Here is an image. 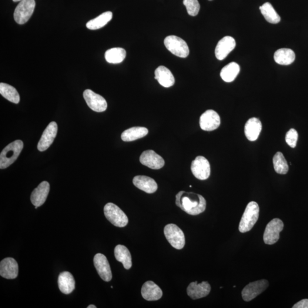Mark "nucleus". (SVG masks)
<instances>
[{"mask_svg":"<svg viewBox=\"0 0 308 308\" xmlns=\"http://www.w3.org/2000/svg\"><path fill=\"white\" fill-rule=\"evenodd\" d=\"M141 294L144 299L149 301L158 300L163 296L162 289L152 281L144 283Z\"/></svg>","mask_w":308,"mask_h":308,"instance_id":"obj_20","label":"nucleus"},{"mask_svg":"<svg viewBox=\"0 0 308 308\" xmlns=\"http://www.w3.org/2000/svg\"><path fill=\"white\" fill-rule=\"evenodd\" d=\"M261 13L267 21L270 23L276 24L280 22L281 18L270 2H266L259 8Z\"/></svg>","mask_w":308,"mask_h":308,"instance_id":"obj_32","label":"nucleus"},{"mask_svg":"<svg viewBox=\"0 0 308 308\" xmlns=\"http://www.w3.org/2000/svg\"><path fill=\"white\" fill-rule=\"evenodd\" d=\"M191 170L194 176L199 180H206L210 176V163L204 156H197L192 162Z\"/></svg>","mask_w":308,"mask_h":308,"instance_id":"obj_11","label":"nucleus"},{"mask_svg":"<svg viewBox=\"0 0 308 308\" xmlns=\"http://www.w3.org/2000/svg\"><path fill=\"white\" fill-rule=\"evenodd\" d=\"M58 287L63 293H71L75 289V280L71 273L69 272H63L59 274L58 280Z\"/></svg>","mask_w":308,"mask_h":308,"instance_id":"obj_24","label":"nucleus"},{"mask_svg":"<svg viewBox=\"0 0 308 308\" xmlns=\"http://www.w3.org/2000/svg\"><path fill=\"white\" fill-rule=\"evenodd\" d=\"M284 223L280 219L275 218L267 224L264 231V242L269 245H272L277 242L280 238V233L283 230Z\"/></svg>","mask_w":308,"mask_h":308,"instance_id":"obj_8","label":"nucleus"},{"mask_svg":"<svg viewBox=\"0 0 308 308\" xmlns=\"http://www.w3.org/2000/svg\"><path fill=\"white\" fill-rule=\"evenodd\" d=\"M155 79L165 88H170L175 83V78L172 73L164 66H160L155 70Z\"/></svg>","mask_w":308,"mask_h":308,"instance_id":"obj_23","label":"nucleus"},{"mask_svg":"<svg viewBox=\"0 0 308 308\" xmlns=\"http://www.w3.org/2000/svg\"><path fill=\"white\" fill-rule=\"evenodd\" d=\"M18 262L12 257H7L0 263V275L6 279H15L18 276Z\"/></svg>","mask_w":308,"mask_h":308,"instance_id":"obj_18","label":"nucleus"},{"mask_svg":"<svg viewBox=\"0 0 308 308\" xmlns=\"http://www.w3.org/2000/svg\"><path fill=\"white\" fill-rule=\"evenodd\" d=\"M84 98L87 105L93 111L96 112H103L108 108V103L103 96L96 94L90 89H86L83 92Z\"/></svg>","mask_w":308,"mask_h":308,"instance_id":"obj_10","label":"nucleus"},{"mask_svg":"<svg viewBox=\"0 0 308 308\" xmlns=\"http://www.w3.org/2000/svg\"><path fill=\"white\" fill-rule=\"evenodd\" d=\"M175 203L177 207L191 215H199L206 209V201L203 196L183 191L176 194Z\"/></svg>","mask_w":308,"mask_h":308,"instance_id":"obj_1","label":"nucleus"},{"mask_svg":"<svg viewBox=\"0 0 308 308\" xmlns=\"http://www.w3.org/2000/svg\"><path fill=\"white\" fill-rule=\"evenodd\" d=\"M113 18L112 12H106L97 17V18L90 20L86 23L87 28L90 30H96L102 28L107 23L111 21Z\"/></svg>","mask_w":308,"mask_h":308,"instance_id":"obj_29","label":"nucleus"},{"mask_svg":"<svg viewBox=\"0 0 308 308\" xmlns=\"http://www.w3.org/2000/svg\"><path fill=\"white\" fill-rule=\"evenodd\" d=\"M133 182L137 188L148 193L156 192L158 189V185L152 177L138 175L134 177Z\"/></svg>","mask_w":308,"mask_h":308,"instance_id":"obj_21","label":"nucleus"},{"mask_svg":"<svg viewBox=\"0 0 308 308\" xmlns=\"http://www.w3.org/2000/svg\"><path fill=\"white\" fill-rule=\"evenodd\" d=\"M50 191V185L48 182L43 181L33 190L31 194V200L35 206L43 205L48 197Z\"/></svg>","mask_w":308,"mask_h":308,"instance_id":"obj_19","label":"nucleus"},{"mask_svg":"<svg viewBox=\"0 0 308 308\" xmlns=\"http://www.w3.org/2000/svg\"><path fill=\"white\" fill-rule=\"evenodd\" d=\"M94 264L101 279L106 282L112 279V272L108 259L104 254L97 253L94 257Z\"/></svg>","mask_w":308,"mask_h":308,"instance_id":"obj_14","label":"nucleus"},{"mask_svg":"<svg viewBox=\"0 0 308 308\" xmlns=\"http://www.w3.org/2000/svg\"><path fill=\"white\" fill-rule=\"evenodd\" d=\"M104 213L106 219L116 227H124L129 223L128 217L125 212L114 203H109L106 204Z\"/></svg>","mask_w":308,"mask_h":308,"instance_id":"obj_4","label":"nucleus"},{"mask_svg":"<svg viewBox=\"0 0 308 308\" xmlns=\"http://www.w3.org/2000/svg\"><path fill=\"white\" fill-rule=\"evenodd\" d=\"M295 53L292 49L282 48L277 50L274 53V59L278 64L289 65L295 60Z\"/></svg>","mask_w":308,"mask_h":308,"instance_id":"obj_25","label":"nucleus"},{"mask_svg":"<svg viewBox=\"0 0 308 308\" xmlns=\"http://www.w3.org/2000/svg\"><path fill=\"white\" fill-rule=\"evenodd\" d=\"M236 41L232 37L226 36L221 39L215 49V56L217 59L222 61L235 49Z\"/></svg>","mask_w":308,"mask_h":308,"instance_id":"obj_17","label":"nucleus"},{"mask_svg":"<svg viewBox=\"0 0 308 308\" xmlns=\"http://www.w3.org/2000/svg\"><path fill=\"white\" fill-rule=\"evenodd\" d=\"M269 286V282L267 280H260L248 284L242 292L243 299L249 302L260 295Z\"/></svg>","mask_w":308,"mask_h":308,"instance_id":"obj_9","label":"nucleus"},{"mask_svg":"<svg viewBox=\"0 0 308 308\" xmlns=\"http://www.w3.org/2000/svg\"><path fill=\"white\" fill-rule=\"evenodd\" d=\"M199 123L200 128L203 130L212 132L220 126V116L214 110H208L201 116Z\"/></svg>","mask_w":308,"mask_h":308,"instance_id":"obj_12","label":"nucleus"},{"mask_svg":"<svg viewBox=\"0 0 308 308\" xmlns=\"http://www.w3.org/2000/svg\"><path fill=\"white\" fill-rule=\"evenodd\" d=\"M96 307L94 305H90V306L88 307V308H96Z\"/></svg>","mask_w":308,"mask_h":308,"instance_id":"obj_37","label":"nucleus"},{"mask_svg":"<svg viewBox=\"0 0 308 308\" xmlns=\"http://www.w3.org/2000/svg\"><path fill=\"white\" fill-rule=\"evenodd\" d=\"M126 50L121 48L110 49L105 53V58L106 61L113 64L121 63L125 59Z\"/></svg>","mask_w":308,"mask_h":308,"instance_id":"obj_30","label":"nucleus"},{"mask_svg":"<svg viewBox=\"0 0 308 308\" xmlns=\"http://www.w3.org/2000/svg\"><path fill=\"white\" fill-rule=\"evenodd\" d=\"M36 6L35 0H22L15 9L14 19L19 25L27 22L34 12Z\"/></svg>","mask_w":308,"mask_h":308,"instance_id":"obj_7","label":"nucleus"},{"mask_svg":"<svg viewBox=\"0 0 308 308\" xmlns=\"http://www.w3.org/2000/svg\"><path fill=\"white\" fill-rule=\"evenodd\" d=\"M262 129V124L260 120L256 118H252L246 122L244 133L247 138L250 141H255L259 138Z\"/></svg>","mask_w":308,"mask_h":308,"instance_id":"obj_22","label":"nucleus"},{"mask_svg":"<svg viewBox=\"0 0 308 308\" xmlns=\"http://www.w3.org/2000/svg\"><path fill=\"white\" fill-rule=\"evenodd\" d=\"M293 308H308V299H304L294 305Z\"/></svg>","mask_w":308,"mask_h":308,"instance_id":"obj_36","label":"nucleus"},{"mask_svg":"<svg viewBox=\"0 0 308 308\" xmlns=\"http://www.w3.org/2000/svg\"><path fill=\"white\" fill-rule=\"evenodd\" d=\"M273 163L274 170L277 173L286 174L289 172V167L283 154L277 152L273 156Z\"/></svg>","mask_w":308,"mask_h":308,"instance_id":"obj_33","label":"nucleus"},{"mask_svg":"<svg viewBox=\"0 0 308 308\" xmlns=\"http://www.w3.org/2000/svg\"><path fill=\"white\" fill-rule=\"evenodd\" d=\"M0 94L9 101L18 104L20 100L19 94L17 90L7 83H0Z\"/></svg>","mask_w":308,"mask_h":308,"instance_id":"obj_31","label":"nucleus"},{"mask_svg":"<svg viewBox=\"0 0 308 308\" xmlns=\"http://www.w3.org/2000/svg\"><path fill=\"white\" fill-rule=\"evenodd\" d=\"M143 165L154 170H159L165 166V160L162 156L153 150H146L143 152L139 158Z\"/></svg>","mask_w":308,"mask_h":308,"instance_id":"obj_15","label":"nucleus"},{"mask_svg":"<svg viewBox=\"0 0 308 308\" xmlns=\"http://www.w3.org/2000/svg\"><path fill=\"white\" fill-rule=\"evenodd\" d=\"M209 1H212V0H209Z\"/></svg>","mask_w":308,"mask_h":308,"instance_id":"obj_39","label":"nucleus"},{"mask_svg":"<svg viewBox=\"0 0 308 308\" xmlns=\"http://www.w3.org/2000/svg\"><path fill=\"white\" fill-rule=\"evenodd\" d=\"M240 68L236 62H231L221 70L220 77L224 81L231 82L234 81L239 75Z\"/></svg>","mask_w":308,"mask_h":308,"instance_id":"obj_28","label":"nucleus"},{"mask_svg":"<svg viewBox=\"0 0 308 308\" xmlns=\"http://www.w3.org/2000/svg\"><path fill=\"white\" fill-rule=\"evenodd\" d=\"M58 126L55 122H50L43 132L38 143V148L39 152H44L52 145L58 135Z\"/></svg>","mask_w":308,"mask_h":308,"instance_id":"obj_13","label":"nucleus"},{"mask_svg":"<svg viewBox=\"0 0 308 308\" xmlns=\"http://www.w3.org/2000/svg\"><path fill=\"white\" fill-rule=\"evenodd\" d=\"M260 209L258 204L250 202L248 204L239 224L241 233L249 232L259 219Z\"/></svg>","mask_w":308,"mask_h":308,"instance_id":"obj_3","label":"nucleus"},{"mask_svg":"<svg viewBox=\"0 0 308 308\" xmlns=\"http://www.w3.org/2000/svg\"><path fill=\"white\" fill-rule=\"evenodd\" d=\"M23 147L21 140H16L6 146L0 154V169H4L12 165L18 158Z\"/></svg>","mask_w":308,"mask_h":308,"instance_id":"obj_2","label":"nucleus"},{"mask_svg":"<svg viewBox=\"0 0 308 308\" xmlns=\"http://www.w3.org/2000/svg\"><path fill=\"white\" fill-rule=\"evenodd\" d=\"M210 284L207 281H203L198 284L197 281L192 282L187 289V294L193 300L202 299L208 296L210 293Z\"/></svg>","mask_w":308,"mask_h":308,"instance_id":"obj_16","label":"nucleus"},{"mask_svg":"<svg viewBox=\"0 0 308 308\" xmlns=\"http://www.w3.org/2000/svg\"><path fill=\"white\" fill-rule=\"evenodd\" d=\"M13 1L14 2H19L22 1V0H13Z\"/></svg>","mask_w":308,"mask_h":308,"instance_id":"obj_38","label":"nucleus"},{"mask_svg":"<svg viewBox=\"0 0 308 308\" xmlns=\"http://www.w3.org/2000/svg\"><path fill=\"white\" fill-rule=\"evenodd\" d=\"M116 259L123 264L126 270H130L132 267V259L131 253L125 246L122 245L116 246L115 250Z\"/></svg>","mask_w":308,"mask_h":308,"instance_id":"obj_27","label":"nucleus"},{"mask_svg":"<svg viewBox=\"0 0 308 308\" xmlns=\"http://www.w3.org/2000/svg\"><path fill=\"white\" fill-rule=\"evenodd\" d=\"M164 233L171 245L176 250H182L185 247V234L175 224H167L164 229Z\"/></svg>","mask_w":308,"mask_h":308,"instance_id":"obj_5","label":"nucleus"},{"mask_svg":"<svg viewBox=\"0 0 308 308\" xmlns=\"http://www.w3.org/2000/svg\"><path fill=\"white\" fill-rule=\"evenodd\" d=\"M183 2L190 16H196L198 14L200 8L198 0H183Z\"/></svg>","mask_w":308,"mask_h":308,"instance_id":"obj_34","label":"nucleus"},{"mask_svg":"<svg viewBox=\"0 0 308 308\" xmlns=\"http://www.w3.org/2000/svg\"><path fill=\"white\" fill-rule=\"evenodd\" d=\"M149 133V130L144 127H133L124 131L121 139L124 142H132L143 138Z\"/></svg>","mask_w":308,"mask_h":308,"instance_id":"obj_26","label":"nucleus"},{"mask_svg":"<svg viewBox=\"0 0 308 308\" xmlns=\"http://www.w3.org/2000/svg\"><path fill=\"white\" fill-rule=\"evenodd\" d=\"M164 43L167 50L176 56L186 58L189 55L190 50L187 43L182 38L176 36L167 37Z\"/></svg>","mask_w":308,"mask_h":308,"instance_id":"obj_6","label":"nucleus"},{"mask_svg":"<svg viewBox=\"0 0 308 308\" xmlns=\"http://www.w3.org/2000/svg\"><path fill=\"white\" fill-rule=\"evenodd\" d=\"M298 133L295 129H291L286 134V141L292 148H294L296 146L298 140Z\"/></svg>","mask_w":308,"mask_h":308,"instance_id":"obj_35","label":"nucleus"}]
</instances>
